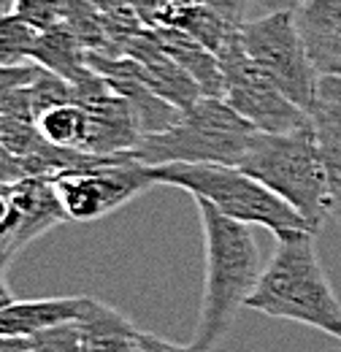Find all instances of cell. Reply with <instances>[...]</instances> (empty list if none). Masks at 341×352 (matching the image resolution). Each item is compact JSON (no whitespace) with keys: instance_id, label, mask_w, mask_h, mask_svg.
<instances>
[{"instance_id":"cell-20","label":"cell","mask_w":341,"mask_h":352,"mask_svg":"<svg viewBox=\"0 0 341 352\" xmlns=\"http://www.w3.org/2000/svg\"><path fill=\"white\" fill-rule=\"evenodd\" d=\"M0 352H43L36 336H0Z\"/></svg>"},{"instance_id":"cell-12","label":"cell","mask_w":341,"mask_h":352,"mask_svg":"<svg viewBox=\"0 0 341 352\" xmlns=\"http://www.w3.org/2000/svg\"><path fill=\"white\" fill-rule=\"evenodd\" d=\"M306 114L322 163L328 168L331 198L341 195V76H320L314 100Z\"/></svg>"},{"instance_id":"cell-19","label":"cell","mask_w":341,"mask_h":352,"mask_svg":"<svg viewBox=\"0 0 341 352\" xmlns=\"http://www.w3.org/2000/svg\"><path fill=\"white\" fill-rule=\"evenodd\" d=\"M68 0H14V14L28 19L36 30H52L65 22Z\"/></svg>"},{"instance_id":"cell-26","label":"cell","mask_w":341,"mask_h":352,"mask_svg":"<svg viewBox=\"0 0 341 352\" xmlns=\"http://www.w3.org/2000/svg\"><path fill=\"white\" fill-rule=\"evenodd\" d=\"M0 125H3V114H0Z\"/></svg>"},{"instance_id":"cell-1","label":"cell","mask_w":341,"mask_h":352,"mask_svg":"<svg viewBox=\"0 0 341 352\" xmlns=\"http://www.w3.org/2000/svg\"><path fill=\"white\" fill-rule=\"evenodd\" d=\"M195 206L204 228L206 276L190 347L198 352H212L228 336L239 309L247 307L265 265L260 263L250 225L219 214L212 204L201 198H195Z\"/></svg>"},{"instance_id":"cell-10","label":"cell","mask_w":341,"mask_h":352,"mask_svg":"<svg viewBox=\"0 0 341 352\" xmlns=\"http://www.w3.org/2000/svg\"><path fill=\"white\" fill-rule=\"evenodd\" d=\"M296 22L317 74L341 76V0H306Z\"/></svg>"},{"instance_id":"cell-18","label":"cell","mask_w":341,"mask_h":352,"mask_svg":"<svg viewBox=\"0 0 341 352\" xmlns=\"http://www.w3.org/2000/svg\"><path fill=\"white\" fill-rule=\"evenodd\" d=\"M38 36H41V30H36L19 14L11 11V14L0 16V68L33 63Z\"/></svg>"},{"instance_id":"cell-17","label":"cell","mask_w":341,"mask_h":352,"mask_svg":"<svg viewBox=\"0 0 341 352\" xmlns=\"http://www.w3.org/2000/svg\"><path fill=\"white\" fill-rule=\"evenodd\" d=\"M170 28L184 30L187 36H192L195 41H201V44L206 46L209 52H214V54L228 44L239 30H241V25L228 22L222 14H217L214 8L201 6V3L182 8V11L176 14V19H173Z\"/></svg>"},{"instance_id":"cell-15","label":"cell","mask_w":341,"mask_h":352,"mask_svg":"<svg viewBox=\"0 0 341 352\" xmlns=\"http://www.w3.org/2000/svg\"><path fill=\"white\" fill-rule=\"evenodd\" d=\"M33 63L43 65L46 71L57 74L68 85H79L92 74L87 63V49L79 44V38L68 30V25H57L38 36V44L33 52Z\"/></svg>"},{"instance_id":"cell-4","label":"cell","mask_w":341,"mask_h":352,"mask_svg":"<svg viewBox=\"0 0 341 352\" xmlns=\"http://www.w3.org/2000/svg\"><path fill=\"white\" fill-rule=\"evenodd\" d=\"M146 174L155 184L179 187L192 198L212 204L219 214L244 225H260L271 230L276 239L296 230L317 233L290 204H285L276 192H271L255 176L236 166L170 163V166H146Z\"/></svg>"},{"instance_id":"cell-8","label":"cell","mask_w":341,"mask_h":352,"mask_svg":"<svg viewBox=\"0 0 341 352\" xmlns=\"http://www.w3.org/2000/svg\"><path fill=\"white\" fill-rule=\"evenodd\" d=\"M49 179L65 217L74 222L100 220L155 184L146 174V166L133 160L130 152L111 155L95 168L60 171Z\"/></svg>"},{"instance_id":"cell-3","label":"cell","mask_w":341,"mask_h":352,"mask_svg":"<svg viewBox=\"0 0 341 352\" xmlns=\"http://www.w3.org/2000/svg\"><path fill=\"white\" fill-rule=\"evenodd\" d=\"M239 168L290 204L317 233L328 222L331 179L311 125L293 133L257 131Z\"/></svg>"},{"instance_id":"cell-13","label":"cell","mask_w":341,"mask_h":352,"mask_svg":"<svg viewBox=\"0 0 341 352\" xmlns=\"http://www.w3.org/2000/svg\"><path fill=\"white\" fill-rule=\"evenodd\" d=\"M157 38V44L168 52L170 57L187 71V76L198 85L204 98H222L225 95V79L217 54L209 52L201 41L187 36L179 28H149Z\"/></svg>"},{"instance_id":"cell-2","label":"cell","mask_w":341,"mask_h":352,"mask_svg":"<svg viewBox=\"0 0 341 352\" xmlns=\"http://www.w3.org/2000/svg\"><path fill=\"white\" fill-rule=\"evenodd\" d=\"M317 233L296 230L276 239V250L247 307L276 320H293L341 342V301L317 255Z\"/></svg>"},{"instance_id":"cell-22","label":"cell","mask_w":341,"mask_h":352,"mask_svg":"<svg viewBox=\"0 0 341 352\" xmlns=\"http://www.w3.org/2000/svg\"><path fill=\"white\" fill-rule=\"evenodd\" d=\"M306 0H252V8H257L263 14H276V11H298Z\"/></svg>"},{"instance_id":"cell-11","label":"cell","mask_w":341,"mask_h":352,"mask_svg":"<svg viewBox=\"0 0 341 352\" xmlns=\"http://www.w3.org/2000/svg\"><path fill=\"white\" fill-rule=\"evenodd\" d=\"M89 307V296H63V298H30L11 301L0 309V336H36L41 331L79 322Z\"/></svg>"},{"instance_id":"cell-5","label":"cell","mask_w":341,"mask_h":352,"mask_svg":"<svg viewBox=\"0 0 341 352\" xmlns=\"http://www.w3.org/2000/svg\"><path fill=\"white\" fill-rule=\"evenodd\" d=\"M257 133L222 98H201L166 133L144 135L130 152L141 166H236L244 160L247 146Z\"/></svg>"},{"instance_id":"cell-6","label":"cell","mask_w":341,"mask_h":352,"mask_svg":"<svg viewBox=\"0 0 341 352\" xmlns=\"http://www.w3.org/2000/svg\"><path fill=\"white\" fill-rule=\"evenodd\" d=\"M241 44L263 76H268L296 106L309 111L320 74L306 52L296 11L252 16L241 25Z\"/></svg>"},{"instance_id":"cell-23","label":"cell","mask_w":341,"mask_h":352,"mask_svg":"<svg viewBox=\"0 0 341 352\" xmlns=\"http://www.w3.org/2000/svg\"><path fill=\"white\" fill-rule=\"evenodd\" d=\"M11 301H16V298L11 296V290H8V285H6V268H0V309L8 307Z\"/></svg>"},{"instance_id":"cell-7","label":"cell","mask_w":341,"mask_h":352,"mask_svg":"<svg viewBox=\"0 0 341 352\" xmlns=\"http://www.w3.org/2000/svg\"><path fill=\"white\" fill-rule=\"evenodd\" d=\"M217 60L225 79L222 100L257 131L293 133L309 125V114L257 71L241 44V30L217 52Z\"/></svg>"},{"instance_id":"cell-21","label":"cell","mask_w":341,"mask_h":352,"mask_svg":"<svg viewBox=\"0 0 341 352\" xmlns=\"http://www.w3.org/2000/svg\"><path fill=\"white\" fill-rule=\"evenodd\" d=\"M141 352H198L190 344H170L166 339H157L152 333H141Z\"/></svg>"},{"instance_id":"cell-14","label":"cell","mask_w":341,"mask_h":352,"mask_svg":"<svg viewBox=\"0 0 341 352\" xmlns=\"http://www.w3.org/2000/svg\"><path fill=\"white\" fill-rule=\"evenodd\" d=\"M82 352H141V333L117 309L89 298L85 317L79 320Z\"/></svg>"},{"instance_id":"cell-25","label":"cell","mask_w":341,"mask_h":352,"mask_svg":"<svg viewBox=\"0 0 341 352\" xmlns=\"http://www.w3.org/2000/svg\"><path fill=\"white\" fill-rule=\"evenodd\" d=\"M11 11H14V0H0V16H6Z\"/></svg>"},{"instance_id":"cell-9","label":"cell","mask_w":341,"mask_h":352,"mask_svg":"<svg viewBox=\"0 0 341 352\" xmlns=\"http://www.w3.org/2000/svg\"><path fill=\"white\" fill-rule=\"evenodd\" d=\"M130 60L135 63V74L155 89L160 98H166L173 103L179 111L192 109L204 95L198 85L187 76V71L170 57L163 46L157 44L155 33L149 28H144L125 49Z\"/></svg>"},{"instance_id":"cell-24","label":"cell","mask_w":341,"mask_h":352,"mask_svg":"<svg viewBox=\"0 0 341 352\" xmlns=\"http://www.w3.org/2000/svg\"><path fill=\"white\" fill-rule=\"evenodd\" d=\"M8 261H11V250H8V241L0 236V268H6Z\"/></svg>"},{"instance_id":"cell-16","label":"cell","mask_w":341,"mask_h":352,"mask_svg":"<svg viewBox=\"0 0 341 352\" xmlns=\"http://www.w3.org/2000/svg\"><path fill=\"white\" fill-rule=\"evenodd\" d=\"M36 131L46 144L60 146V149H76L89 155V131L92 120L89 111L79 103H60L46 109L36 120Z\"/></svg>"}]
</instances>
